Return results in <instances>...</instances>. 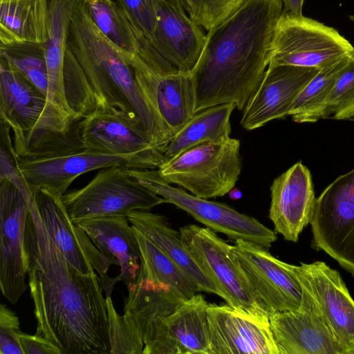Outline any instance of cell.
I'll return each mask as SVG.
<instances>
[{"label": "cell", "mask_w": 354, "mask_h": 354, "mask_svg": "<svg viewBox=\"0 0 354 354\" xmlns=\"http://www.w3.org/2000/svg\"><path fill=\"white\" fill-rule=\"evenodd\" d=\"M156 26L151 43L155 50L180 71L191 72L206 41L203 28L165 0H151Z\"/></svg>", "instance_id": "44dd1931"}, {"label": "cell", "mask_w": 354, "mask_h": 354, "mask_svg": "<svg viewBox=\"0 0 354 354\" xmlns=\"http://www.w3.org/2000/svg\"><path fill=\"white\" fill-rule=\"evenodd\" d=\"M137 228L172 259L195 281L200 292L218 295L214 285L195 261L180 231L174 230L167 218L149 210H133L127 216Z\"/></svg>", "instance_id": "484cf974"}, {"label": "cell", "mask_w": 354, "mask_h": 354, "mask_svg": "<svg viewBox=\"0 0 354 354\" xmlns=\"http://www.w3.org/2000/svg\"><path fill=\"white\" fill-rule=\"evenodd\" d=\"M19 338L24 354H62L48 339L36 334L31 335L21 332Z\"/></svg>", "instance_id": "74e56055"}, {"label": "cell", "mask_w": 354, "mask_h": 354, "mask_svg": "<svg viewBox=\"0 0 354 354\" xmlns=\"http://www.w3.org/2000/svg\"><path fill=\"white\" fill-rule=\"evenodd\" d=\"M132 227L140 251V272L168 287L183 300L200 292L198 285L183 269L143 233Z\"/></svg>", "instance_id": "f1b7e54d"}, {"label": "cell", "mask_w": 354, "mask_h": 354, "mask_svg": "<svg viewBox=\"0 0 354 354\" xmlns=\"http://www.w3.org/2000/svg\"><path fill=\"white\" fill-rule=\"evenodd\" d=\"M208 303L196 293L162 320L149 354H209Z\"/></svg>", "instance_id": "603a6c76"}, {"label": "cell", "mask_w": 354, "mask_h": 354, "mask_svg": "<svg viewBox=\"0 0 354 354\" xmlns=\"http://www.w3.org/2000/svg\"><path fill=\"white\" fill-rule=\"evenodd\" d=\"M290 268L315 299L342 354H354V300L339 272L323 261Z\"/></svg>", "instance_id": "2e32d148"}, {"label": "cell", "mask_w": 354, "mask_h": 354, "mask_svg": "<svg viewBox=\"0 0 354 354\" xmlns=\"http://www.w3.org/2000/svg\"><path fill=\"white\" fill-rule=\"evenodd\" d=\"M328 113L336 120H350L354 116V50L335 81Z\"/></svg>", "instance_id": "e575fe53"}, {"label": "cell", "mask_w": 354, "mask_h": 354, "mask_svg": "<svg viewBox=\"0 0 354 354\" xmlns=\"http://www.w3.org/2000/svg\"><path fill=\"white\" fill-rule=\"evenodd\" d=\"M191 254L226 304L246 313L268 317L255 298L232 247L208 227L194 224L179 228Z\"/></svg>", "instance_id": "30bf717a"}, {"label": "cell", "mask_w": 354, "mask_h": 354, "mask_svg": "<svg viewBox=\"0 0 354 354\" xmlns=\"http://www.w3.org/2000/svg\"><path fill=\"white\" fill-rule=\"evenodd\" d=\"M142 185L184 210L207 227L225 234L232 241L244 240L269 249L277 239L276 232L257 219L223 203L209 201L174 187L159 174L158 169H126Z\"/></svg>", "instance_id": "ba28073f"}, {"label": "cell", "mask_w": 354, "mask_h": 354, "mask_svg": "<svg viewBox=\"0 0 354 354\" xmlns=\"http://www.w3.org/2000/svg\"><path fill=\"white\" fill-rule=\"evenodd\" d=\"M49 0H0V44L45 43Z\"/></svg>", "instance_id": "4316f807"}, {"label": "cell", "mask_w": 354, "mask_h": 354, "mask_svg": "<svg viewBox=\"0 0 354 354\" xmlns=\"http://www.w3.org/2000/svg\"><path fill=\"white\" fill-rule=\"evenodd\" d=\"M282 13L281 0H245L208 31L191 71L196 93L195 113L230 102L243 111L269 66Z\"/></svg>", "instance_id": "7a4b0ae2"}, {"label": "cell", "mask_w": 354, "mask_h": 354, "mask_svg": "<svg viewBox=\"0 0 354 354\" xmlns=\"http://www.w3.org/2000/svg\"><path fill=\"white\" fill-rule=\"evenodd\" d=\"M0 56L7 59L46 97L48 70L44 43L0 44Z\"/></svg>", "instance_id": "1f68e13d"}, {"label": "cell", "mask_w": 354, "mask_h": 354, "mask_svg": "<svg viewBox=\"0 0 354 354\" xmlns=\"http://www.w3.org/2000/svg\"><path fill=\"white\" fill-rule=\"evenodd\" d=\"M353 50L351 43L334 28L303 15L283 12L277 25L269 66L321 69Z\"/></svg>", "instance_id": "9c48e42d"}, {"label": "cell", "mask_w": 354, "mask_h": 354, "mask_svg": "<svg viewBox=\"0 0 354 354\" xmlns=\"http://www.w3.org/2000/svg\"><path fill=\"white\" fill-rule=\"evenodd\" d=\"M28 214L21 192L9 180L0 178V288L12 304L28 288L24 243Z\"/></svg>", "instance_id": "5bb4252c"}, {"label": "cell", "mask_w": 354, "mask_h": 354, "mask_svg": "<svg viewBox=\"0 0 354 354\" xmlns=\"http://www.w3.org/2000/svg\"><path fill=\"white\" fill-rule=\"evenodd\" d=\"M348 55L319 69L295 100L288 115L299 122H315L329 117L328 106L335 81L346 66Z\"/></svg>", "instance_id": "f546056e"}, {"label": "cell", "mask_w": 354, "mask_h": 354, "mask_svg": "<svg viewBox=\"0 0 354 354\" xmlns=\"http://www.w3.org/2000/svg\"><path fill=\"white\" fill-rule=\"evenodd\" d=\"M67 48L89 84L95 111L142 124L153 143L164 151L173 138L170 130L141 91L125 52L113 45L97 28L84 0L75 6Z\"/></svg>", "instance_id": "3957f363"}, {"label": "cell", "mask_w": 354, "mask_h": 354, "mask_svg": "<svg viewBox=\"0 0 354 354\" xmlns=\"http://www.w3.org/2000/svg\"><path fill=\"white\" fill-rule=\"evenodd\" d=\"M235 108L234 103H223L194 113L165 149L161 164L200 144L230 137V116Z\"/></svg>", "instance_id": "83f0119b"}, {"label": "cell", "mask_w": 354, "mask_h": 354, "mask_svg": "<svg viewBox=\"0 0 354 354\" xmlns=\"http://www.w3.org/2000/svg\"><path fill=\"white\" fill-rule=\"evenodd\" d=\"M26 201L24 247L36 335L62 354H110L106 297L98 274H84L68 262L47 232L34 194Z\"/></svg>", "instance_id": "6da1fadb"}, {"label": "cell", "mask_w": 354, "mask_h": 354, "mask_svg": "<svg viewBox=\"0 0 354 354\" xmlns=\"http://www.w3.org/2000/svg\"><path fill=\"white\" fill-rule=\"evenodd\" d=\"M109 320L110 354H142L144 344L136 328L115 309L111 296H105Z\"/></svg>", "instance_id": "d6a6232c"}, {"label": "cell", "mask_w": 354, "mask_h": 354, "mask_svg": "<svg viewBox=\"0 0 354 354\" xmlns=\"http://www.w3.org/2000/svg\"><path fill=\"white\" fill-rule=\"evenodd\" d=\"M269 218L274 232L285 240L297 242L310 223L316 199L310 170L297 162L274 178L270 186Z\"/></svg>", "instance_id": "ffe728a7"}, {"label": "cell", "mask_w": 354, "mask_h": 354, "mask_svg": "<svg viewBox=\"0 0 354 354\" xmlns=\"http://www.w3.org/2000/svg\"><path fill=\"white\" fill-rule=\"evenodd\" d=\"M33 189L40 218L49 235L68 262L84 274L96 272L105 292L111 296L116 278L107 272L113 261L94 245L85 231L70 218L61 198Z\"/></svg>", "instance_id": "4fadbf2b"}, {"label": "cell", "mask_w": 354, "mask_h": 354, "mask_svg": "<svg viewBox=\"0 0 354 354\" xmlns=\"http://www.w3.org/2000/svg\"><path fill=\"white\" fill-rule=\"evenodd\" d=\"M77 136L86 149L103 153L133 154L162 152L152 142L141 123L94 111L75 123Z\"/></svg>", "instance_id": "7402d4cb"}, {"label": "cell", "mask_w": 354, "mask_h": 354, "mask_svg": "<svg viewBox=\"0 0 354 354\" xmlns=\"http://www.w3.org/2000/svg\"><path fill=\"white\" fill-rule=\"evenodd\" d=\"M87 11L101 32L118 49L133 53L137 39L133 26L117 2L84 0Z\"/></svg>", "instance_id": "4dcf8cb0"}, {"label": "cell", "mask_w": 354, "mask_h": 354, "mask_svg": "<svg viewBox=\"0 0 354 354\" xmlns=\"http://www.w3.org/2000/svg\"><path fill=\"white\" fill-rule=\"evenodd\" d=\"M209 354H279L268 317L209 304Z\"/></svg>", "instance_id": "ac0fdd59"}, {"label": "cell", "mask_w": 354, "mask_h": 354, "mask_svg": "<svg viewBox=\"0 0 354 354\" xmlns=\"http://www.w3.org/2000/svg\"><path fill=\"white\" fill-rule=\"evenodd\" d=\"M232 250L250 288L269 316L297 309L302 288L290 264L272 256L257 243L237 240Z\"/></svg>", "instance_id": "7c38bea8"}, {"label": "cell", "mask_w": 354, "mask_h": 354, "mask_svg": "<svg viewBox=\"0 0 354 354\" xmlns=\"http://www.w3.org/2000/svg\"><path fill=\"white\" fill-rule=\"evenodd\" d=\"M353 21H354V19H353Z\"/></svg>", "instance_id": "b9f144b4"}, {"label": "cell", "mask_w": 354, "mask_h": 354, "mask_svg": "<svg viewBox=\"0 0 354 354\" xmlns=\"http://www.w3.org/2000/svg\"><path fill=\"white\" fill-rule=\"evenodd\" d=\"M319 71L290 65L268 66L243 110L241 127L251 131L273 120L285 118L296 97Z\"/></svg>", "instance_id": "d6986e66"}, {"label": "cell", "mask_w": 354, "mask_h": 354, "mask_svg": "<svg viewBox=\"0 0 354 354\" xmlns=\"http://www.w3.org/2000/svg\"><path fill=\"white\" fill-rule=\"evenodd\" d=\"M301 288L297 309L269 317L279 354H342L315 299L305 287Z\"/></svg>", "instance_id": "e0dca14e"}, {"label": "cell", "mask_w": 354, "mask_h": 354, "mask_svg": "<svg viewBox=\"0 0 354 354\" xmlns=\"http://www.w3.org/2000/svg\"><path fill=\"white\" fill-rule=\"evenodd\" d=\"M46 103L35 84L0 56V120L13 132L16 158L32 149Z\"/></svg>", "instance_id": "9a60e30c"}, {"label": "cell", "mask_w": 354, "mask_h": 354, "mask_svg": "<svg viewBox=\"0 0 354 354\" xmlns=\"http://www.w3.org/2000/svg\"><path fill=\"white\" fill-rule=\"evenodd\" d=\"M283 3V12L302 15V8L304 0H281Z\"/></svg>", "instance_id": "f35d334b"}, {"label": "cell", "mask_w": 354, "mask_h": 354, "mask_svg": "<svg viewBox=\"0 0 354 354\" xmlns=\"http://www.w3.org/2000/svg\"><path fill=\"white\" fill-rule=\"evenodd\" d=\"M228 194L230 198L232 200H239L242 196L241 192L239 189H234V187Z\"/></svg>", "instance_id": "ab89813d"}, {"label": "cell", "mask_w": 354, "mask_h": 354, "mask_svg": "<svg viewBox=\"0 0 354 354\" xmlns=\"http://www.w3.org/2000/svg\"><path fill=\"white\" fill-rule=\"evenodd\" d=\"M171 5H172L174 7L180 9V10H185L184 9V2L183 0H165Z\"/></svg>", "instance_id": "60d3db41"}, {"label": "cell", "mask_w": 354, "mask_h": 354, "mask_svg": "<svg viewBox=\"0 0 354 354\" xmlns=\"http://www.w3.org/2000/svg\"><path fill=\"white\" fill-rule=\"evenodd\" d=\"M79 0H49L48 32L44 43L48 70L45 113L55 116L72 113L64 77V59L71 17Z\"/></svg>", "instance_id": "cb8c5ba5"}, {"label": "cell", "mask_w": 354, "mask_h": 354, "mask_svg": "<svg viewBox=\"0 0 354 354\" xmlns=\"http://www.w3.org/2000/svg\"><path fill=\"white\" fill-rule=\"evenodd\" d=\"M76 224L85 231L102 253L120 267L117 281L123 282L127 289L132 286L140 272V251L128 218L98 217Z\"/></svg>", "instance_id": "d4e9b609"}, {"label": "cell", "mask_w": 354, "mask_h": 354, "mask_svg": "<svg viewBox=\"0 0 354 354\" xmlns=\"http://www.w3.org/2000/svg\"><path fill=\"white\" fill-rule=\"evenodd\" d=\"M162 152L110 154L91 151L77 138L61 148L30 156L16 158L18 169L30 186L61 198L79 176L112 166L131 169H157Z\"/></svg>", "instance_id": "277c9868"}, {"label": "cell", "mask_w": 354, "mask_h": 354, "mask_svg": "<svg viewBox=\"0 0 354 354\" xmlns=\"http://www.w3.org/2000/svg\"><path fill=\"white\" fill-rule=\"evenodd\" d=\"M245 0H183L189 18L207 31L233 15Z\"/></svg>", "instance_id": "836d02e7"}, {"label": "cell", "mask_w": 354, "mask_h": 354, "mask_svg": "<svg viewBox=\"0 0 354 354\" xmlns=\"http://www.w3.org/2000/svg\"><path fill=\"white\" fill-rule=\"evenodd\" d=\"M241 142L229 137L200 144L157 169L168 183L203 198L223 196L236 185L242 169Z\"/></svg>", "instance_id": "8992f818"}, {"label": "cell", "mask_w": 354, "mask_h": 354, "mask_svg": "<svg viewBox=\"0 0 354 354\" xmlns=\"http://www.w3.org/2000/svg\"><path fill=\"white\" fill-rule=\"evenodd\" d=\"M133 30L136 50L125 55L141 91L158 111L174 138L195 113L196 93L192 72L177 69L142 33Z\"/></svg>", "instance_id": "5b68a950"}, {"label": "cell", "mask_w": 354, "mask_h": 354, "mask_svg": "<svg viewBox=\"0 0 354 354\" xmlns=\"http://www.w3.org/2000/svg\"><path fill=\"white\" fill-rule=\"evenodd\" d=\"M126 167L102 169L84 187L68 192L61 201L72 221L126 216L133 210H150L166 199L129 174Z\"/></svg>", "instance_id": "52a82bcc"}, {"label": "cell", "mask_w": 354, "mask_h": 354, "mask_svg": "<svg viewBox=\"0 0 354 354\" xmlns=\"http://www.w3.org/2000/svg\"><path fill=\"white\" fill-rule=\"evenodd\" d=\"M19 318L6 305H0V353L24 354L19 334Z\"/></svg>", "instance_id": "8d00e7d4"}, {"label": "cell", "mask_w": 354, "mask_h": 354, "mask_svg": "<svg viewBox=\"0 0 354 354\" xmlns=\"http://www.w3.org/2000/svg\"><path fill=\"white\" fill-rule=\"evenodd\" d=\"M349 120L354 122V116ZM312 247L354 277V169L338 176L316 199Z\"/></svg>", "instance_id": "8fae6325"}, {"label": "cell", "mask_w": 354, "mask_h": 354, "mask_svg": "<svg viewBox=\"0 0 354 354\" xmlns=\"http://www.w3.org/2000/svg\"><path fill=\"white\" fill-rule=\"evenodd\" d=\"M127 19L151 44L156 26V15L151 0H117Z\"/></svg>", "instance_id": "d590c367"}]
</instances>
